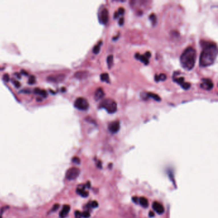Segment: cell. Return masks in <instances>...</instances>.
Returning a JSON list of instances; mask_svg holds the SVG:
<instances>
[{"label": "cell", "mask_w": 218, "mask_h": 218, "mask_svg": "<svg viewBox=\"0 0 218 218\" xmlns=\"http://www.w3.org/2000/svg\"><path fill=\"white\" fill-rule=\"evenodd\" d=\"M203 47L200 57V66L202 67H209L214 63L217 55V45L214 42H207Z\"/></svg>", "instance_id": "1"}, {"label": "cell", "mask_w": 218, "mask_h": 218, "mask_svg": "<svg viewBox=\"0 0 218 218\" xmlns=\"http://www.w3.org/2000/svg\"><path fill=\"white\" fill-rule=\"evenodd\" d=\"M196 51L193 47H189L180 56V63L182 67L187 71L193 69L196 60Z\"/></svg>", "instance_id": "2"}, {"label": "cell", "mask_w": 218, "mask_h": 218, "mask_svg": "<svg viewBox=\"0 0 218 218\" xmlns=\"http://www.w3.org/2000/svg\"><path fill=\"white\" fill-rule=\"evenodd\" d=\"M99 108L104 109L109 113H114L117 110V104L112 98H106L101 102Z\"/></svg>", "instance_id": "3"}, {"label": "cell", "mask_w": 218, "mask_h": 218, "mask_svg": "<svg viewBox=\"0 0 218 218\" xmlns=\"http://www.w3.org/2000/svg\"><path fill=\"white\" fill-rule=\"evenodd\" d=\"M75 108L79 110L85 111L87 110L89 108V103L88 100L83 97H79L75 100L74 102Z\"/></svg>", "instance_id": "4"}, {"label": "cell", "mask_w": 218, "mask_h": 218, "mask_svg": "<svg viewBox=\"0 0 218 218\" xmlns=\"http://www.w3.org/2000/svg\"><path fill=\"white\" fill-rule=\"evenodd\" d=\"M80 173V170L79 168L73 167L69 169L66 172V178L69 180H75V179L78 177Z\"/></svg>", "instance_id": "5"}, {"label": "cell", "mask_w": 218, "mask_h": 218, "mask_svg": "<svg viewBox=\"0 0 218 218\" xmlns=\"http://www.w3.org/2000/svg\"><path fill=\"white\" fill-rule=\"evenodd\" d=\"M66 77V75L65 74H51L47 77V80L51 83H60L64 81Z\"/></svg>", "instance_id": "6"}, {"label": "cell", "mask_w": 218, "mask_h": 218, "mask_svg": "<svg viewBox=\"0 0 218 218\" xmlns=\"http://www.w3.org/2000/svg\"><path fill=\"white\" fill-rule=\"evenodd\" d=\"M98 20L102 24H107L109 20V12L107 9H103L98 14Z\"/></svg>", "instance_id": "7"}, {"label": "cell", "mask_w": 218, "mask_h": 218, "mask_svg": "<svg viewBox=\"0 0 218 218\" xmlns=\"http://www.w3.org/2000/svg\"><path fill=\"white\" fill-rule=\"evenodd\" d=\"M173 81H174L175 83H178L179 85H180V87L184 90H188L189 88L191 87V83L185 82V81H184V78L183 77H177L173 74Z\"/></svg>", "instance_id": "8"}, {"label": "cell", "mask_w": 218, "mask_h": 218, "mask_svg": "<svg viewBox=\"0 0 218 218\" xmlns=\"http://www.w3.org/2000/svg\"><path fill=\"white\" fill-rule=\"evenodd\" d=\"M201 84L200 85V87L203 88L205 90H211L212 89V88L214 87V83L212 81L211 79L208 78H203L202 79Z\"/></svg>", "instance_id": "9"}, {"label": "cell", "mask_w": 218, "mask_h": 218, "mask_svg": "<svg viewBox=\"0 0 218 218\" xmlns=\"http://www.w3.org/2000/svg\"><path fill=\"white\" fill-rule=\"evenodd\" d=\"M120 128V122L118 120L113 121L112 122H111L108 126V129L112 133H116L117 132Z\"/></svg>", "instance_id": "10"}, {"label": "cell", "mask_w": 218, "mask_h": 218, "mask_svg": "<svg viewBox=\"0 0 218 218\" xmlns=\"http://www.w3.org/2000/svg\"><path fill=\"white\" fill-rule=\"evenodd\" d=\"M141 97H142V98H143V99L145 100H147L149 98H151L155 100L158 101V102H159V101L161 100V97L159 95L152 92L143 93L142 94H141Z\"/></svg>", "instance_id": "11"}, {"label": "cell", "mask_w": 218, "mask_h": 218, "mask_svg": "<svg viewBox=\"0 0 218 218\" xmlns=\"http://www.w3.org/2000/svg\"><path fill=\"white\" fill-rule=\"evenodd\" d=\"M152 207L154 211L158 214H161L164 212V207H163V205L159 203V202H157V201L154 202L152 205Z\"/></svg>", "instance_id": "12"}, {"label": "cell", "mask_w": 218, "mask_h": 218, "mask_svg": "<svg viewBox=\"0 0 218 218\" xmlns=\"http://www.w3.org/2000/svg\"><path fill=\"white\" fill-rule=\"evenodd\" d=\"M105 95V93L104 92V90L102 88H98L97 89V90L95 91V99L96 100H100V98H102V97H104Z\"/></svg>", "instance_id": "13"}, {"label": "cell", "mask_w": 218, "mask_h": 218, "mask_svg": "<svg viewBox=\"0 0 218 218\" xmlns=\"http://www.w3.org/2000/svg\"><path fill=\"white\" fill-rule=\"evenodd\" d=\"M88 76L87 71H78L74 74V77L78 79H84L87 78Z\"/></svg>", "instance_id": "14"}, {"label": "cell", "mask_w": 218, "mask_h": 218, "mask_svg": "<svg viewBox=\"0 0 218 218\" xmlns=\"http://www.w3.org/2000/svg\"><path fill=\"white\" fill-rule=\"evenodd\" d=\"M70 211V206L67 205H64L63 209H62L61 211L59 212V217L61 218H65L67 215H68L69 212Z\"/></svg>", "instance_id": "15"}, {"label": "cell", "mask_w": 218, "mask_h": 218, "mask_svg": "<svg viewBox=\"0 0 218 218\" xmlns=\"http://www.w3.org/2000/svg\"><path fill=\"white\" fill-rule=\"evenodd\" d=\"M135 58L143 62L145 65H148L149 63V58H147L144 54L143 55H141V54H140L139 53H136L135 54Z\"/></svg>", "instance_id": "16"}, {"label": "cell", "mask_w": 218, "mask_h": 218, "mask_svg": "<svg viewBox=\"0 0 218 218\" xmlns=\"http://www.w3.org/2000/svg\"><path fill=\"white\" fill-rule=\"evenodd\" d=\"M167 78V76L165 74H161L159 75H155V81L156 82H159V81H165L166 79Z\"/></svg>", "instance_id": "17"}, {"label": "cell", "mask_w": 218, "mask_h": 218, "mask_svg": "<svg viewBox=\"0 0 218 218\" xmlns=\"http://www.w3.org/2000/svg\"><path fill=\"white\" fill-rule=\"evenodd\" d=\"M34 92L35 93H37V94H38L41 96H42V97H46L47 95H48V93H47V92H46L45 90H42V89H40V88H35V89L34 90Z\"/></svg>", "instance_id": "18"}, {"label": "cell", "mask_w": 218, "mask_h": 218, "mask_svg": "<svg viewBox=\"0 0 218 218\" xmlns=\"http://www.w3.org/2000/svg\"><path fill=\"white\" fill-rule=\"evenodd\" d=\"M102 42L101 40H100L99 42H98L97 44L94 46V48H93V53L94 54H98L100 52V47L101 45H102Z\"/></svg>", "instance_id": "19"}, {"label": "cell", "mask_w": 218, "mask_h": 218, "mask_svg": "<svg viewBox=\"0 0 218 218\" xmlns=\"http://www.w3.org/2000/svg\"><path fill=\"white\" fill-rule=\"evenodd\" d=\"M100 80L102 81L106 82V83H109L110 82L109 74L107 73H103L102 74H100Z\"/></svg>", "instance_id": "20"}, {"label": "cell", "mask_w": 218, "mask_h": 218, "mask_svg": "<svg viewBox=\"0 0 218 218\" xmlns=\"http://www.w3.org/2000/svg\"><path fill=\"white\" fill-rule=\"evenodd\" d=\"M77 193L83 197H87L88 196V193L85 190L84 188H78L77 189Z\"/></svg>", "instance_id": "21"}, {"label": "cell", "mask_w": 218, "mask_h": 218, "mask_svg": "<svg viewBox=\"0 0 218 218\" xmlns=\"http://www.w3.org/2000/svg\"><path fill=\"white\" fill-rule=\"evenodd\" d=\"M139 202L140 204H141L143 207H147L149 206V201H148V200L146 198H145V197H141V198L139 199Z\"/></svg>", "instance_id": "22"}, {"label": "cell", "mask_w": 218, "mask_h": 218, "mask_svg": "<svg viewBox=\"0 0 218 218\" xmlns=\"http://www.w3.org/2000/svg\"><path fill=\"white\" fill-rule=\"evenodd\" d=\"M107 64L109 69H111L113 64V55H109L107 58Z\"/></svg>", "instance_id": "23"}, {"label": "cell", "mask_w": 218, "mask_h": 218, "mask_svg": "<svg viewBox=\"0 0 218 218\" xmlns=\"http://www.w3.org/2000/svg\"><path fill=\"white\" fill-rule=\"evenodd\" d=\"M149 18H150V20L152 21V24L154 26L155 25V24L157 23V17H156V15H155V14H151L150 15Z\"/></svg>", "instance_id": "24"}, {"label": "cell", "mask_w": 218, "mask_h": 218, "mask_svg": "<svg viewBox=\"0 0 218 218\" xmlns=\"http://www.w3.org/2000/svg\"><path fill=\"white\" fill-rule=\"evenodd\" d=\"M35 81H36L35 77L33 76H31L30 78H29V80H28V83H29V84L33 85V84L35 83Z\"/></svg>", "instance_id": "25"}, {"label": "cell", "mask_w": 218, "mask_h": 218, "mask_svg": "<svg viewBox=\"0 0 218 218\" xmlns=\"http://www.w3.org/2000/svg\"><path fill=\"white\" fill-rule=\"evenodd\" d=\"M117 12L119 14V15H123L124 14V13H125V9H124L123 7L119 8Z\"/></svg>", "instance_id": "26"}, {"label": "cell", "mask_w": 218, "mask_h": 218, "mask_svg": "<svg viewBox=\"0 0 218 218\" xmlns=\"http://www.w3.org/2000/svg\"><path fill=\"white\" fill-rule=\"evenodd\" d=\"M72 162L76 163V164H79L80 163L79 158L77 157H74L73 159H72Z\"/></svg>", "instance_id": "27"}, {"label": "cell", "mask_w": 218, "mask_h": 218, "mask_svg": "<svg viewBox=\"0 0 218 218\" xmlns=\"http://www.w3.org/2000/svg\"><path fill=\"white\" fill-rule=\"evenodd\" d=\"M82 214V217H83L85 218H88L90 216V214L88 212H84L81 213Z\"/></svg>", "instance_id": "28"}, {"label": "cell", "mask_w": 218, "mask_h": 218, "mask_svg": "<svg viewBox=\"0 0 218 218\" xmlns=\"http://www.w3.org/2000/svg\"><path fill=\"white\" fill-rule=\"evenodd\" d=\"M75 217H76V218H81L82 214L79 211H76L75 212Z\"/></svg>", "instance_id": "29"}, {"label": "cell", "mask_w": 218, "mask_h": 218, "mask_svg": "<svg viewBox=\"0 0 218 218\" xmlns=\"http://www.w3.org/2000/svg\"><path fill=\"white\" fill-rule=\"evenodd\" d=\"M3 80H4L5 81L8 82V81H9V74H4L3 75Z\"/></svg>", "instance_id": "30"}, {"label": "cell", "mask_w": 218, "mask_h": 218, "mask_svg": "<svg viewBox=\"0 0 218 218\" xmlns=\"http://www.w3.org/2000/svg\"><path fill=\"white\" fill-rule=\"evenodd\" d=\"M124 18L121 17L118 21V24L120 26H122L124 24Z\"/></svg>", "instance_id": "31"}, {"label": "cell", "mask_w": 218, "mask_h": 218, "mask_svg": "<svg viewBox=\"0 0 218 218\" xmlns=\"http://www.w3.org/2000/svg\"><path fill=\"white\" fill-rule=\"evenodd\" d=\"M144 55L146 56L147 58H150V56H151V53H150V51H147L146 53H145Z\"/></svg>", "instance_id": "32"}, {"label": "cell", "mask_w": 218, "mask_h": 218, "mask_svg": "<svg viewBox=\"0 0 218 218\" xmlns=\"http://www.w3.org/2000/svg\"><path fill=\"white\" fill-rule=\"evenodd\" d=\"M92 207H93V208H95V207H98V203L97 201H93L92 203Z\"/></svg>", "instance_id": "33"}, {"label": "cell", "mask_w": 218, "mask_h": 218, "mask_svg": "<svg viewBox=\"0 0 218 218\" xmlns=\"http://www.w3.org/2000/svg\"><path fill=\"white\" fill-rule=\"evenodd\" d=\"M58 207H59V205H58V204L54 205L53 207V209H52V211H56V210L58 209Z\"/></svg>", "instance_id": "34"}, {"label": "cell", "mask_w": 218, "mask_h": 218, "mask_svg": "<svg viewBox=\"0 0 218 218\" xmlns=\"http://www.w3.org/2000/svg\"><path fill=\"white\" fill-rule=\"evenodd\" d=\"M118 16H119V14H118V12H115V14H114V19H116Z\"/></svg>", "instance_id": "35"}, {"label": "cell", "mask_w": 218, "mask_h": 218, "mask_svg": "<svg viewBox=\"0 0 218 218\" xmlns=\"http://www.w3.org/2000/svg\"><path fill=\"white\" fill-rule=\"evenodd\" d=\"M14 83L15 85V86H16V85H17V87H19L20 86V84L19 83H17V81H15Z\"/></svg>", "instance_id": "36"}, {"label": "cell", "mask_w": 218, "mask_h": 218, "mask_svg": "<svg viewBox=\"0 0 218 218\" xmlns=\"http://www.w3.org/2000/svg\"><path fill=\"white\" fill-rule=\"evenodd\" d=\"M149 216H154V212H150V213H149Z\"/></svg>", "instance_id": "37"}]
</instances>
